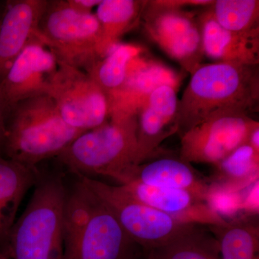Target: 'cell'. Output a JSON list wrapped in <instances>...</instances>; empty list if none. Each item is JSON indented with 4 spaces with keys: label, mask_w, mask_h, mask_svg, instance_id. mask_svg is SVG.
Instances as JSON below:
<instances>
[{
    "label": "cell",
    "mask_w": 259,
    "mask_h": 259,
    "mask_svg": "<svg viewBox=\"0 0 259 259\" xmlns=\"http://www.w3.org/2000/svg\"><path fill=\"white\" fill-rule=\"evenodd\" d=\"M145 11V28L153 41L186 71L201 66L204 56L199 20L182 8L153 1Z\"/></svg>",
    "instance_id": "obj_9"
},
{
    "label": "cell",
    "mask_w": 259,
    "mask_h": 259,
    "mask_svg": "<svg viewBox=\"0 0 259 259\" xmlns=\"http://www.w3.org/2000/svg\"><path fill=\"white\" fill-rule=\"evenodd\" d=\"M152 259H221L219 245L199 225H191L166 244L148 253Z\"/></svg>",
    "instance_id": "obj_21"
},
{
    "label": "cell",
    "mask_w": 259,
    "mask_h": 259,
    "mask_svg": "<svg viewBox=\"0 0 259 259\" xmlns=\"http://www.w3.org/2000/svg\"><path fill=\"white\" fill-rule=\"evenodd\" d=\"M177 90L161 86L151 94L137 115L139 164L153 158L160 144L178 131Z\"/></svg>",
    "instance_id": "obj_13"
},
{
    "label": "cell",
    "mask_w": 259,
    "mask_h": 259,
    "mask_svg": "<svg viewBox=\"0 0 259 259\" xmlns=\"http://www.w3.org/2000/svg\"><path fill=\"white\" fill-rule=\"evenodd\" d=\"M209 208L226 222L244 219L241 190L211 182L205 200Z\"/></svg>",
    "instance_id": "obj_25"
},
{
    "label": "cell",
    "mask_w": 259,
    "mask_h": 259,
    "mask_svg": "<svg viewBox=\"0 0 259 259\" xmlns=\"http://www.w3.org/2000/svg\"><path fill=\"white\" fill-rule=\"evenodd\" d=\"M8 117L2 147L8 158L27 166L36 167L44 160L57 157L86 132L66 124L47 95L19 102Z\"/></svg>",
    "instance_id": "obj_4"
},
{
    "label": "cell",
    "mask_w": 259,
    "mask_h": 259,
    "mask_svg": "<svg viewBox=\"0 0 259 259\" xmlns=\"http://www.w3.org/2000/svg\"><path fill=\"white\" fill-rule=\"evenodd\" d=\"M247 144H249L256 152L259 153V127L252 131L248 137Z\"/></svg>",
    "instance_id": "obj_28"
},
{
    "label": "cell",
    "mask_w": 259,
    "mask_h": 259,
    "mask_svg": "<svg viewBox=\"0 0 259 259\" xmlns=\"http://www.w3.org/2000/svg\"><path fill=\"white\" fill-rule=\"evenodd\" d=\"M147 259H152V258H150V257H148V258H147Z\"/></svg>",
    "instance_id": "obj_31"
},
{
    "label": "cell",
    "mask_w": 259,
    "mask_h": 259,
    "mask_svg": "<svg viewBox=\"0 0 259 259\" xmlns=\"http://www.w3.org/2000/svg\"><path fill=\"white\" fill-rule=\"evenodd\" d=\"M219 245L221 259H259V229L249 220L209 226Z\"/></svg>",
    "instance_id": "obj_20"
},
{
    "label": "cell",
    "mask_w": 259,
    "mask_h": 259,
    "mask_svg": "<svg viewBox=\"0 0 259 259\" xmlns=\"http://www.w3.org/2000/svg\"><path fill=\"white\" fill-rule=\"evenodd\" d=\"M259 127L249 115L218 116L201 122L181 136L180 158L188 163L215 164L247 144Z\"/></svg>",
    "instance_id": "obj_10"
},
{
    "label": "cell",
    "mask_w": 259,
    "mask_h": 259,
    "mask_svg": "<svg viewBox=\"0 0 259 259\" xmlns=\"http://www.w3.org/2000/svg\"><path fill=\"white\" fill-rule=\"evenodd\" d=\"M211 5L212 18L226 30L239 33L259 31L258 0H217Z\"/></svg>",
    "instance_id": "obj_24"
},
{
    "label": "cell",
    "mask_w": 259,
    "mask_h": 259,
    "mask_svg": "<svg viewBox=\"0 0 259 259\" xmlns=\"http://www.w3.org/2000/svg\"><path fill=\"white\" fill-rule=\"evenodd\" d=\"M70 8L82 13H91L95 7L98 6L102 0H66Z\"/></svg>",
    "instance_id": "obj_27"
},
{
    "label": "cell",
    "mask_w": 259,
    "mask_h": 259,
    "mask_svg": "<svg viewBox=\"0 0 259 259\" xmlns=\"http://www.w3.org/2000/svg\"><path fill=\"white\" fill-rule=\"evenodd\" d=\"M40 176L37 167L27 166L0 154V248L8 253V239L19 207Z\"/></svg>",
    "instance_id": "obj_18"
},
{
    "label": "cell",
    "mask_w": 259,
    "mask_h": 259,
    "mask_svg": "<svg viewBox=\"0 0 259 259\" xmlns=\"http://www.w3.org/2000/svg\"><path fill=\"white\" fill-rule=\"evenodd\" d=\"M5 132V118L3 107H2L1 100H0V150L3 146L4 141Z\"/></svg>",
    "instance_id": "obj_29"
},
{
    "label": "cell",
    "mask_w": 259,
    "mask_h": 259,
    "mask_svg": "<svg viewBox=\"0 0 259 259\" xmlns=\"http://www.w3.org/2000/svg\"><path fill=\"white\" fill-rule=\"evenodd\" d=\"M182 77L166 65L141 55L130 63L123 87L110 100V115L137 116L151 94L161 86L178 90Z\"/></svg>",
    "instance_id": "obj_12"
},
{
    "label": "cell",
    "mask_w": 259,
    "mask_h": 259,
    "mask_svg": "<svg viewBox=\"0 0 259 259\" xmlns=\"http://www.w3.org/2000/svg\"><path fill=\"white\" fill-rule=\"evenodd\" d=\"M47 0H11L0 15V80L19 54L36 39Z\"/></svg>",
    "instance_id": "obj_14"
},
{
    "label": "cell",
    "mask_w": 259,
    "mask_h": 259,
    "mask_svg": "<svg viewBox=\"0 0 259 259\" xmlns=\"http://www.w3.org/2000/svg\"><path fill=\"white\" fill-rule=\"evenodd\" d=\"M59 67L55 55L34 39L15 59L0 80V100L5 118L19 102L46 95Z\"/></svg>",
    "instance_id": "obj_11"
},
{
    "label": "cell",
    "mask_w": 259,
    "mask_h": 259,
    "mask_svg": "<svg viewBox=\"0 0 259 259\" xmlns=\"http://www.w3.org/2000/svg\"><path fill=\"white\" fill-rule=\"evenodd\" d=\"M35 37L58 61L86 72L102 58L96 15L76 11L64 0L49 1Z\"/></svg>",
    "instance_id": "obj_6"
},
{
    "label": "cell",
    "mask_w": 259,
    "mask_h": 259,
    "mask_svg": "<svg viewBox=\"0 0 259 259\" xmlns=\"http://www.w3.org/2000/svg\"><path fill=\"white\" fill-rule=\"evenodd\" d=\"M146 2L136 0H102L97 7L100 25V53L107 55L119 44L120 37L134 26L144 10Z\"/></svg>",
    "instance_id": "obj_19"
},
{
    "label": "cell",
    "mask_w": 259,
    "mask_h": 259,
    "mask_svg": "<svg viewBox=\"0 0 259 259\" xmlns=\"http://www.w3.org/2000/svg\"><path fill=\"white\" fill-rule=\"evenodd\" d=\"M204 55L215 61L248 66H258V31L239 33L220 26L209 10L199 18Z\"/></svg>",
    "instance_id": "obj_16"
},
{
    "label": "cell",
    "mask_w": 259,
    "mask_h": 259,
    "mask_svg": "<svg viewBox=\"0 0 259 259\" xmlns=\"http://www.w3.org/2000/svg\"><path fill=\"white\" fill-rule=\"evenodd\" d=\"M258 66L213 63L192 74L177 108L182 136L201 122L228 115H249L258 107Z\"/></svg>",
    "instance_id": "obj_1"
},
{
    "label": "cell",
    "mask_w": 259,
    "mask_h": 259,
    "mask_svg": "<svg viewBox=\"0 0 259 259\" xmlns=\"http://www.w3.org/2000/svg\"><path fill=\"white\" fill-rule=\"evenodd\" d=\"M64 259H134L136 243L82 181L66 192Z\"/></svg>",
    "instance_id": "obj_2"
},
{
    "label": "cell",
    "mask_w": 259,
    "mask_h": 259,
    "mask_svg": "<svg viewBox=\"0 0 259 259\" xmlns=\"http://www.w3.org/2000/svg\"><path fill=\"white\" fill-rule=\"evenodd\" d=\"M0 259H10L9 255L0 248Z\"/></svg>",
    "instance_id": "obj_30"
},
{
    "label": "cell",
    "mask_w": 259,
    "mask_h": 259,
    "mask_svg": "<svg viewBox=\"0 0 259 259\" xmlns=\"http://www.w3.org/2000/svg\"><path fill=\"white\" fill-rule=\"evenodd\" d=\"M120 186L139 202L169 214L184 224L209 226L226 223L205 202L187 191L153 187L136 182Z\"/></svg>",
    "instance_id": "obj_15"
},
{
    "label": "cell",
    "mask_w": 259,
    "mask_h": 259,
    "mask_svg": "<svg viewBox=\"0 0 259 259\" xmlns=\"http://www.w3.org/2000/svg\"><path fill=\"white\" fill-rule=\"evenodd\" d=\"M46 95L64 122L75 129L90 131L110 118V102L103 90L86 71L60 61Z\"/></svg>",
    "instance_id": "obj_8"
},
{
    "label": "cell",
    "mask_w": 259,
    "mask_h": 259,
    "mask_svg": "<svg viewBox=\"0 0 259 259\" xmlns=\"http://www.w3.org/2000/svg\"><path fill=\"white\" fill-rule=\"evenodd\" d=\"M130 182L187 191L203 202H205L209 185L199 176L191 163L180 157L170 156L158 158L135 166L123 185Z\"/></svg>",
    "instance_id": "obj_17"
},
{
    "label": "cell",
    "mask_w": 259,
    "mask_h": 259,
    "mask_svg": "<svg viewBox=\"0 0 259 259\" xmlns=\"http://www.w3.org/2000/svg\"><path fill=\"white\" fill-rule=\"evenodd\" d=\"M26 208L10 231L11 259H64L66 190L61 175H40Z\"/></svg>",
    "instance_id": "obj_5"
},
{
    "label": "cell",
    "mask_w": 259,
    "mask_h": 259,
    "mask_svg": "<svg viewBox=\"0 0 259 259\" xmlns=\"http://www.w3.org/2000/svg\"><path fill=\"white\" fill-rule=\"evenodd\" d=\"M110 118L79 135L56 159L80 177H107L121 185L139 165L137 116L114 114Z\"/></svg>",
    "instance_id": "obj_3"
},
{
    "label": "cell",
    "mask_w": 259,
    "mask_h": 259,
    "mask_svg": "<svg viewBox=\"0 0 259 259\" xmlns=\"http://www.w3.org/2000/svg\"><path fill=\"white\" fill-rule=\"evenodd\" d=\"M80 180L111 211L130 238L149 252L166 244L191 226L139 202L120 185L88 177Z\"/></svg>",
    "instance_id": "obj_7"
},
{
    "label": "cell",
    "mask_w": 259,
    "mask_h": 259,
    "mask_svg": "<svg viewBox=\"0 0 259 259\" xmlns=\"http://www.w3.org/2000/svg\"><path fill=\"white\" fill-rule=\"evenodd\" d=\"M258 180L241 190L243 215H256L258 213Z\"/></svg>",
    "instance_id": "obj_26"
},
{
    "label": "cell",
    "mask_w": 259,
    "mask_h": 259,
    "mask_svg": "<svg viewBox=\"0 0 259 259\" xmlns=\"http://www.w3.org/2000/svg\"><path fill=\"white\" fill-rule=\"evenodd\" d=\"M143 51L136 44H117L87 72L106 94L109 102L123 87L130 63Z\"/></svg>",
    "instance_id": "obj_22"
},
{
    "label": "cell",
    "mask_w": 259,
    "mask_h": 259,
    "mask_svg": "<svg viewBox=\"0 0 259 259\" xmlns=\"http://www.w3.org/2000/svg\"><path fill=\"white\" fill-rule=\"evenodd\" d=\"M214 166L212 183L242 190L258 180L259 153L245 144Z\"/></svg>",
    "instance_id": "obj_23"
}]
</instances>
